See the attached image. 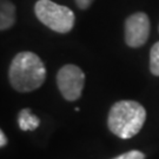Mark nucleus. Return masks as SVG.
<instances>
[{
    "label": "nucleus",
    "instance_id": "f257e3e1",
    "mask_svg": "<svg viewBox=\"0 0 159 159\" xmlns=\"http://www.w3.org/2000/svg\"><path fill=\"white\" fill-rule=\"evenodd\" d=\"M8 79L16 91L32 92L39 89L45 81V65L33 52H20L12 60Z\"/></svg>",
    "mask_w": 159,
    "mask_h": 159
},
{
    "label": "nucleus",
    "instance_id": "f03ea898",
    "mask_svg": "<svg viewBox=\"0 0 159 159\" xmlns=\"http://www.w3.org/2000/svg\"><path fill=\"white\" fill-rule=\"evenodd\" d=\"M146 120V110L134 100H120L111 107L107 126L114 136L130 139L139 133Z\"/></svg>",
    "mask_w": 159,
    "mask_h": 159
},
{
    "label": "nucleus",
    "instance_id": "7ed1b4c3",
    "mask_svg": "<svg viewBox=\"0 0 159 159\" xmlns=\"http://www.w3.org/2000/svg\"><path fill=\"white\" fill-rule=\"evenodd\" d=\"M35 16L48 29L58 33H67L74 26V13L68 7L51 0H38L34 6Z\"/></svg>",
    "mask_w": 159,
    "mask_h": 159
},
{
    "label": "nucleus",
    "instance_id": "20e7f679",
    "mask_svg": "<svg viewBox=\"0 0 159 159\" xmlns=\"http://www.w3.org/2000/svg\"><path fill=\"white\" fill-rule=\"evenodd\" d=\"M58 89L68 102L79 99L85 85V74L83 70L75 65H65L57 74Z\"/></svg>",
    "mask_w": 159,
    "mask_h": 159
},
{
    "label": "nucleus",
    "instance_id": "39448f33",
    "mask_svg": "<svg viewBox=\"0 0 159 159\" xmlns=\"http://www.w3.org/2000/svg\"><path fill=\"white\" fill-rule=\"evenodd\" d=\"M150 35V19L143 12H137L126 19L125 41L130 47H140Z\"/></svg>",
    "mask_w": 159,
    "mask_h": 159
},
{
    "label": "nucleus",
    "instance_id": "423d86ee",
    "mask_svg": "<svg viewBox=\"0 0 159 159\" xmlns=\"http://www.w3.org/2000/svg\"><path fill=\"white\" fill-rule=\"evenodd\" d=\"M16 21V7L8 0H1L0 5V30L5 31L13 26Z\"/></svg>",
    "mask_w": 159,
    "mask_h": 159
},
{
    "label": "nucleus",
    "instance_id": "0eeeda50",
    "mask_svg": "<svg viewBox=\"0 0 159 159\" xmlns=\"http://www.w3.org/2000/svg\"><path fill=\"white\" fill-rule=\"evenodd\" d=\"M18 124L23 131H33L40 124V119L31 113L30 108H24L19 112L18 116Z\"/></svg>",
    "mask_w": 159,
    "mask_h": 159
},
{
    "label": "nucleus",
    "instance_id": "6e6552de",
    "mask_svg": "<svg viewBox=\"0 0 159 159\" xmlns=\"http://www.w3.org/2000/svg\"><path fill=\"white\" fill-rule=\"evenodd\" d=\"M150 71L153 75L159 77V41H157L150 51Z\"/></svg>",
    "mask_w": 159,
    "mask_h": 159
},
{
    "label": "nucleus",
    "instance_id": "1a4fd4ad",
    "mask_svg": "<svg viewBox=\"0 0 159 159\" xmlns=\"http://www.w3.org/2000/svg\"><path fill=\"white\" fill-rule=\"evenodd\" d=\"M145 154L143 153L142 151H138V150H132V151H129L126 153H123L116 157L113 159H145Z\"/></svg>",
    "mask_w": 159,
    "mask_h": 159
},
{
    "label": "nucleus",
    "instance_id": "9d476101",
    "mask_svg": "<svg viewBox=\"0 0 159 159\" xmlns=\"http://www.w3.org/2000/svg\"><path fill=\"white\" fill-rule=\"evenodd\" d=\"M93 2V0H75V4L77 6L81 8V10H86V8H89L91 4Z\"/></svg>",
    "mask_w": 159,
    "mask_h": 159
},
{
    "label": "nucleus",
    "instance_id": "9b49d317",
    "mask_svg": "<svg viewBox=\"0 0 159 159\" xmlns=\"http://www.w3.org/2000/svg\"><path fill=\"white\" fill-rule=\"evenodd\" d=\"M7 144V138H6L5 133L2 131H0V148H4Z\"/></svg>",
    "mask_w": 159,
    "mask_h": 159
}]
</instances>
